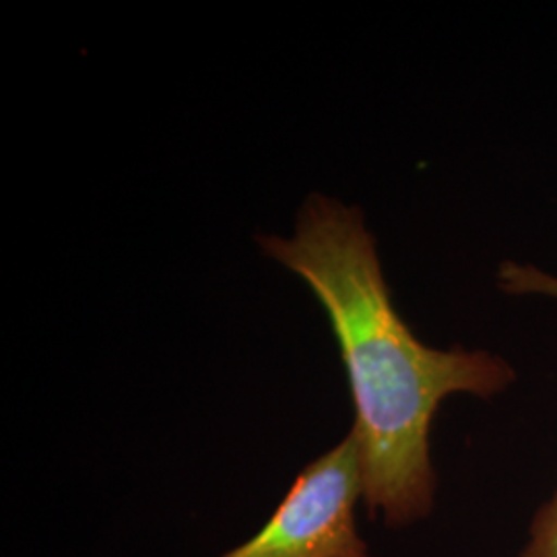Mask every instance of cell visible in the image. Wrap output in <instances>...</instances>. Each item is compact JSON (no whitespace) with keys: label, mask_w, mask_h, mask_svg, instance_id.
Masks as SVG:
<instances>
[{"label":"cell","mask_w":557,"mask_h":557,"mask_svg":"<svg viewBox=\"0 0 557 557\" xmlns=\"http://www.w3.org/2000/svg\"><path fill=\"white\" fill-rule=\"evenodd\" d=\"M260 248L304 278L324 308L354 398L368 517L409 527L434 508L430 428L450 395L492 398L517 380L487 351L423 345L398 317L382 275L376 239L359 209L312 195L296 236H262Z\"/></svg>","instance_id":"cell-1"},{"label":"cell","mask_w":557,"mask_h":557,"mask_svg":"<svg viewBox=\"0 0 557 557\" xmlns=\"http://www.w3.org/2000/svg\"><path fill=\"white\" fill-rule=\"evenodd\" d=\"M361 460L349 434L299 473L255 537L221 557H372L359 537Z\"/></svg>","instance_id":"cell-2"},{"label":"cell","mask_w":557,"mask_h":557,"mask_svg":"<svg viewBox=\"0 0 557 557\" xmlns=\"http://www.w3.org/2000/svg\"><path fill=\"white\" fill-rule=\"evenodd\" d=\"M518 557H557V487L529 520Z\"/></svg>","instance_id":"cell-3"},{"label":"cell","mask_w":557,"mask_h":557,"mask_svg":"<svg viewBox=\"0 0 557 557\" xmlns=\"http://www.w3.org/2000/svg\"><path fill=\"white\" fill-rule=\"evenodd\" d=\"M498 281L499 287L506 294H515V296L535 294V296L557 298V277H552L531 264H518L508 260L499 267Z\"/></svg>","instance_id":"cell-4"}]
</instances>
